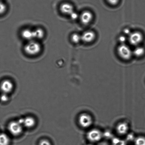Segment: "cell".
Returning a JSON list of instances; mask_svg holds the SVG:
<instances>
[{"label": "cell", "instance_id": "1", "mask_svg": "<svg viewBox=\"0 0 145 145\" xmlns=\"http://www.w3.org/2000/svg\"><path fill=\"white\" fill-rule=\"evenodd\" d=\"M24 52L29 56H34L40 53L42 46L38 41L33 40L27 42L24 47Z\"/></svg>", "mask_w": 145, "mask_h": 145}, {"label": "cell", "instance_id": "2", "mask_svg": "<svg viewBox=\"0 0 145 145\" xmlns=\"http://www.w3.org/2000/svg\"><path fill=\"white\" fill-rule=\"evenodd\" d=\"M117 52L120 57L125 60L130 59L133 55L131 49L125 44H121L118 47Z\"/></svg>", "mask_w": 145, "mask_h": 145}, {"label": "cell", "instance_id": "3", "mask_svg": "<svg viewBox=\"0 0 145 145\" xmlns=\"http://www.w3.org/2000/svg\"><path fill=\"white\" fill-rule=\"evenodd\" d=\"M8 130L9 133L14 136H18L22 133L23 126L17 121H12L9 123Z\"/></svg>", "mask_w": 145, "mask_h": 145}, {"label": "cell", "instance_id": "4", "mask_svg": "<svg viewBox=\"0 0 145 145\" xmlns=\"http://www.w3.org/2000/svg\"><path fill=\"white\" fill-rule=\"evenodd\" d=\"M79 123L81 127L84 128H88L91 126L93 120L89 115L86 113H83L79 116Z\"/></svg>", "mask_w": 145, "mask_h": 145}, {"label": "cell", "instance_id": "5", "mask_svg": "<svg viewBox=\"0 0 145 145\" xmlns=\"http://www.w3.org/2000/svg\"><path fill=\"white\" fill-rule=\"evenodd\" d=\"M143 39L142 35L138 31L131 32L129 36V43L134 46H138L141 43Z\"/></svg>", "mask_w": 145, "mask_h": 145}, {"label": "cell", "instance_id": "6", "mask_svg": "<svg viewBox=\"0 0 145 145\" xmlns=\"http://www.w3.org/2000/svg\"><path fill=\"white\" fill-rule=\"evenodd\" d=\"M103 137L102 133L97 129H92L89 131L87 134L88 140L92 142H96L100 140Z\"/></svg>", "mask_w": 145, "mask_h": 145}, {"label": "cell", "instance_id": "7", "mask_svg": "<svg viewBox=\"0 0 145 145\" xmlns=\"http://www.w3.org/2000/svg\"><path fill=\"white\" fill-rule=\"evenodd\" d=\"M14 85L11 81L6 79L3 81L0 85V89L3 93L8 94L10 93L13 89Z\"/></svg>", "mask_w": 145, "mask_h": 145}, {"label": "cell", "instance_id": "8", "mask_svg": "<svg viewBox=\"0 0 145 145\" xmlns=\"http://www.w3.org/2000/svg\"><path fill=\"white\" fill-rule=\"evenodd\" d=\"M61 12L64 15L70 16L74 12V7L69 3H63L61 4L59 8Z\"/></svg>", "mask_w": 145, "mask_h": 145}, {"label": "cell", "instance_id": "9", "mask_svg": "<svg viewBox=\"0 0 145 145\" xmlns=\"http://www.w3.org/2000/svg\"><path fill=\"white\" fill-rule=\"evenodd\" d=\"M93 18V14L90 11L88 10L82 12L80 16L81 22L85 25H87L90 23Z\"/></svg>", "mask_w": 145, "mask_h": 145}, {"label": "cell", "instance_id": "10", "mask_svg": "<svg viewBox=\"0 0 145 145\" xmlns=\"http://www.w3.org/2000/svg\"><path fill=\"white\" fill-rule=\"evenodd\" d=\"M96 38L95 32L92 31H85L81 35V39L83 42L86 43H89L93 41Z\"/></svg>", "mask_w": 145, "mask_h": 145}, {"label": "cell", "instance_id": "11", "mask_svg": "<svg viewBox=\"0 0 145 145\" xmlns=\"http://www.w3.org/2000/svg\"><path fill=\"white\" fill-rule=\"evenodd\" d=\"M21 35L23 39L27 42L34 40L33 30L30 29L26 28L23 30L21 32Z\"/></svg>", "mask_w": 145, "mask_h": 145}, {"label": "cell", "instance_id": "12", "mask_svg": "<svg viewBox=\"0 0 145 145\" xmlns=\"http://www.w3.org/2000/svg\"><path fill=\"white\" fill-rule=\"evenodd\" d=\"M129 130L128 125L125 123H119L116 127V131L118 134L120 135H125L128 133Z\"/></svg>", "mask_w": 145, "mask_h": 145}, {"label": "cell", "instance_id": "13", "mask_svg": "<svg viewBox=\"0 0 145 145\" xmlns=\"http://www.w3.org/2000/svg\"><path fill=\"white\" fill-rule=\"evenodd\" d=\"M35 123H36L35 119L29 116L24 118L23 126L26 128L30 129L35 126Z\"/></svg>", "mask_w": 145, "mask_h": 145}, {"label": "cell", "instance_id": "14", "mask_svg": "<svg viewBox=\"0 0 145 145\" xmlns=\"http://www.w3.org/2000/svg\"><path fill=\"white\" fill-rule=\"evenodd\" d=\"M34 40L38 41L42 39L45 36V32L42 28H38L33 30Z\"/></svg>", "mask_w": 145, "mask_h": 145}, {"label": "cell", "instance_id": "15", "mask_svg": "<svg viewBox=\"0 0 145 145\" xmlns=\"http://www.w3.org/2000/svg\"><path fill=\"white\" fill-rule=\"evenodd\" d=\"M10 141V138L6 134L4 133L0 134V145H9Z\"/></svg>", "mask_w": 145, "mask_h": 145}, {"label": "cell", "instance_id": "16", "mask_svg": "<svg viewBox=\"0 0 145 145\" xmlns=\"http://www.w3.org/2000/svg\"><path fill=\"white\" fill-rule=\"evenodd\" d=\"M133 54L137 57L143 56L145 52L144 48L138 46L133 51Z\"/></svg>", "mask_w": 145, "mask_h": 145}, {"label": "cell", "instance_id": "17", "mask_svg": "<svg viewBox=\"0 0 145 145\" xmlns=\"http://www.w3.org/2000/svg\"><path fill=\"white\" fill-rule=\"evenodd\" d=\"M71 39L72 42L75 43H78L80 41H82L81 35L77 33L72 34L71 37Z\"/></svg>", "mask_w": 145, "mask_h": 145}, {"label": "cell", "instance_id": "18", "mask_svg": "<svg viewBox=\"0 0 145 145\" xmlns=\"http://www.w3.org/2000/svg\"><path fill=\"white\" fill-rule=\"evenodd\" d=\"M135 143L136 145H145V138L138 137L135 139Z\"/></svg>", "mask_w": 145, "mask_h": 145}, {"label": "cell", "instance_id": "19", "mask_svg": "<svg viewBox=\"0 0 145 145\" xmlns=\"http://www.w3.org/2000/svg\"><path fill=\"white\" fill-rule=\"evenodd\" d=\"M112 145H126V143L124 140L118 138H115L112 140Z\"/></svg>", "mask_w": 145, "mask_h": 145}, {"label": "cell", "instance_id": "20", "mask_svg": "<svg viewBox=\"0 0 145 145\" xmlns=\"http://www.w3.org/2000/svg\"><path fill=\"white\" fill-rule=\"evenodd\" d=\"M6 5L2 1H0V15L5 14L7 10Z\"/></svg>", "mask_w": 145, "mask_h": 145}, {"label": "cell", "instance_id": "21", "mask_svg": "<svg viewBox=\"0 0 145 145\" xmlns=\"http://www.w3.org/2000/svg\"><path fill=\"white\" fill-rule=\"evenodd\" d=\"M0 99L3 102H7L8 100V98L7 94L3 93L0 96Z\"/></svg>", "mask_w": 145, "mask_h": 145}, {"label": "cell", "instance_id": "22", "mask_svg": "<svg viewBox=\"0 0 145 145\" xmlns=\"http://www.w3.org/2000/svg\"><path fill=\"white\" fill-rule=\"evenodd\" d=\"M39 145H52L49 140H41L39 143Z\"/></svg>", "mask_w": 145, "mask_h": 145}, {"label": "cell", "instance_id": "23", "mask_svg": "<svg viewBox=\"0 0 145 145\" xmlns=\"http://www.w3.org/2000/svg\"><path fill=\"white\" fill-rule=\"evenodd\" d=\"M108 3L112 5L115 6L118 3L119 0H106Z\"/></svg>", "mask_w": 145, "mask_h": 145}, {"label": "cell", "instance_id": "24", "mask_svg": "<svg viewBox=\"0 0 145 145\" xmlns=\"http://www.w3.org/2000/svg\"><path fill=\"white\" fill-rule=\"evenodd\" d=\"M126 38L124 35H121L119 37V42L121 43V44H124V43L126 42Z\"/></svg>", "mask_w": 145, "mask_h": 145}, {"label": "cell", "instance_id": "25", "mask_svg": "<svg viewBox=\"0 0 145 145\" xmlns=\"http://www.w3.org/2000/svg\"><path fill=\"white\" fill-rule=\"evenodd\" d=\"M71 17V18L72 20H76L78 18V15L77 13L74 11L71 15L69 16Z\"/></svg>", "mask_w": 145, "mask_h": 145}, {"label": "cell", "instance_id": "26", "mask_svg": "<svg viewBox=\"0 0 145 145\" xmlns=\"http://www.w3.org/2000/svg\"><path fill=\"white\" fill-rule=\"evenodd\" d=\"M123 32L126 35H130V34L131 33V32L130 30L128 29V28L125 29L124 31H123Z\"/></svg>", "mask_w": 145, "mask_h": 145}, {"label": "cell", "instance_id": "27", "mask_svg": "<svg viewBox=\"0 0 145 145\" xmlns=\"http://www.w3.org/2000/svg\"><path fill=\"white\" fill-rule=\"evenodd\" d=\"M91 145V144H88V145Z\"/></svg>", "mask_w": 145, "mask_h": 145}]
</instances>
